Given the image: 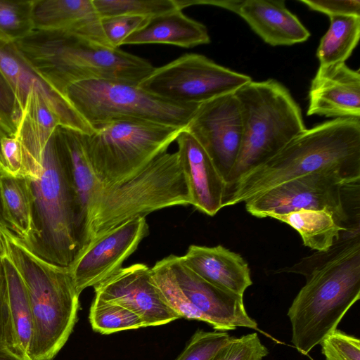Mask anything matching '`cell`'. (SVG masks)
<instances>
[{
    "instance_id": "cell-11",
    "label": "cell",
    "mask_w": 360,
    "mask_h": 360,
    "mask_svg": "<svg viewBox=\"0 0 360 360\" xmlns=\"http://www.w3.org/2000/svg\"><path fill=\"white\" fill-rule=\"evenodd\" d=\"M359 182H351L336 169H326L283 182L246 201L245 209L258 218L300 210H326L349 227L347 200Z\"/></svg>"
},
{
    "instance_id": "cell-33",
    "label": "cell",
    "mask_w": 360,
    "mask_h": 360,
    "mask_svg": "<svg viewBox=\"0 0 360 360\" xmlns=\"http://www.w3.org/2000/svg\"><path fill=\"white\" fill-rule=\"evenodd\" d=\"M22 110L8 81L0 70V131L6 136L16 135Z\"/></svg>"
},
{
    "instance_id": "cell-42",
    "label": "cell",
    "mask_w": 360,
    "mask_h": 360,
    "mask_svg": "<svg viewBox=\"0 0 360 360\" xmlns=\"http://www.w3.org/2000/svg\"><path fill=\"white\" fill-rule=\"evenodd\" d=\"M0 39L7 40L0 32ZM8 41V40H7Z\"/></svg>"
},
{
    "instance_id": "cell-31",
    "label": "cell",
    "mask_w": 360,
    "mask_h": 360,
    "mask_svg": "<svg viewBox=\"0 0 360 360\" xmlns=\"http://www.w3.org/2000/svg\"><path fill=\"white\" fill-rule=\"evenodd\" d=\"M232 338L226 331L198 330L175 360H211Z\"/></svg>"
},
{
    "instance_id": "cell-23",
    "label": "cell",
    "mask_w": 360,
    "mask_h": 360,
    "mask_svg": "<svg viewBox=\"0 0 360 360\" xmlns=\"http://www.w3.org/2000/svg\"><path fill=\"white\" fill-rule=\"evenodd\" d=\"M181 9L151 17L131 34L122 45L165 44L191 48L210 42L207 27L186 15Z\"/></svg>"
},
{
    "instance_id": "cell-30",
    "label": "cell",
    "mask_w": 360,
    "mask_h": 360,
    "mask_svg": "<svg viewBox=\"0 0 360 360\" xmlns=\"http://www.w3.org/2000/svg\"><path fill=\"white\" fill-rule=\"evenodd\" d=\"M31 1L0 0V32L11 42L27 36L34 30Z\"/></svg>"
},
{
    "instance_id": "cell-22",
    "label": "cell",
    "mask_w": 360,
    "mask_h": 360,
    "mask_svg": "<svg viewBox=\"0 0 360 360\" xmlns=\"http://www.w3.org/2000/svg\"><path fill=\"white\" fill-rule=\"evenodd\" d=\"M235 13L271 46H290L307 41L309 31L285 6L284 0L239 1Z\"/></svg>"
},
{
    "instance_id": "cell-28",
    "label": "cell",
    "mask_w": 360,
    "mask_h": 360,
    "mask_svg": "<svg viewBox=\"0 0 360 360\" xmlns=\"http://www.w3.org/2000/svg\"><path fill=\"white\" fill-rule=\"evenodd\" d=\"M92 328L101 334L146 327L141 318L127 308L94 297L89 312Z\"/></svg>"
},
{
    "instance_id": "cell-8",
    "label": "cell",
    "mask_w": 360,
    "mask_h": 360,
    "mask_svg": "<svg viewBox=\"0 0 360 360\" xmlns=\"http://www.w3.org/2000/svg\"><path fill=\"white\" fill-rule=\"evenodd\" d=\"M64 96L93 129L120 120L185 129L199 105L174 103L144 91L137 84L110 79L73 83Z\"/></svg>"
},
{
    "instance_id": "cell-5",
    "label": "cell",
    "mask_w": 360,
    "mask_h": 360,
    "mask_svg": "<svg viewBox=\"0 0 360 360\" xmlns=\"http://www.w3.org/2000/svg\"><path fill=\"white\" fill-rule=\"evenodd\" d=\"M0 253L20 275L32 319V360H53L77 322L79 296L70 269L39 257L10 230L0 227Z\"/></svg>"
},
{
    "instance_id": "cell-37",
    "label": "cell",
    "mask_w": 360,
    "mask_h": 360,
    "mask_svg": "<svg viewBox=\"0 0 360 360\" xmlns=\"http://www.w3.org/2000/svg\"><path fill=\"white\" fill-rule=\"evenodd\" d=\"M0 348L13 352L12 331L7 303L6 280L0 259Z\"/></svg>"
},
{
    "instance_id": "cell-3",
    "label": "cell",
    "mask_w": 360,
    "mask_h": 360,
    "mask_svg": "<svg viewBox=\"0 0 360 360\" xmlns=\"http://www.w3.org/2000/svg\"><path fill=\"white\" fill-rule=\"evenodd\" d=\"M326 169L359 182L360 118H336L306 129L226 188L222 206L245 202L283 182Z\"/></svg>"
},
{
    "instance_id": "cell-4",
    "label": "cell",
    "mask_w": 360,
    "mask_h": 360,
    "mask_svg": "<svg viewBox=\"0 0 360 360\" xmlns=\"http://www.w3.org/2000/svg\"><path fill=\"white\" fill-rule=\"evenodd\" d=\"M13 43L32 69L63 96L68 86L84 80L139 84L155 68L144 58L63 30H33Z\"/></svg>"
},
{
    "instance_id": "cell-36",
    "label": "cell",
    "mask_w": 360,
    "mask_h": 360,
    "mask_svg": "<svg viewBox=\"0 0 360 360\" xmlns=\"http://www.w3.org/2000/svg\"><path fill=\"white\" fill-rule=\"evenodd\" d=\"M309 8L328 15L360 16L359 0H299Z\"/></svg>"
},
{
    "instance_id": "cell-10",
    "label": "cell",
    "mask_w": 360,
    "mask_h": 360,
    "mask_svg": "<svg viewBox=\"0 0 360 360\" xmlns=\"http://www.w3.org/2000/svg\"><path fill=\"white\" fill-rule=\"evenodd\" d=\"M251 81L250 76L221 66L203 55L186 53L155 68L138 86L174 103L200 105L234 94Z\"/></svg>"
},
{
    "instance_id": "cell-18",
    "label": "cell",
    "mask_w": 360,
    "mask_h": 360,
    "mask_svg": "<svg viewBox=\"0 0 360 360\" xmlns=\"http://www.w3.org/2000/svg\"><path fill=\"white\" fill-rule=\"evenodd\" d=\"M180 163L192 198L191 205L200 212L215 215L223 208L226 183L201 144L182 130L176 141Z\"/></svg>"
},
{
    "instance_id": "cell-7",
    "label": "cell",
    "mask_w": 360,
    "mask_h": 360,
    "mask_svg": "<svg viewBox=\"0 0 360 360\" xmlns=\"http://www.w3.org/2000/svg\"><path fill=\"white\" fill-rule=\"evenodd\" d=\"M191 203L190 188L177 151L165 152L132 176L102 186L90 215V243L131 219Z\"/></svg>"
},
{
    "instance_id": "cell-6",
    "label": "cell",
    "mask_w": 360,
    "mask_h": 360,
    "mask_svg": "<svg viewBox=\"0 0 360 360\" xmlns=\"http://www.w3.org/2000/svg\"><path fill=\"white\" fill-rule=\"evenodd\" d=\"M234 94L240 106L243 135L238 158L226 180V188L307 129L300 108L275 79L252 80Z\"/></svg>"
},
{
    "instance_id": "cell-9",
    "label": "cell",
    "mask_w": 360,
    "mask_h": 360,
    "mask_svg": "<svg viewBox=\"0 0 360 360\" xmlns=\"http://www.w3.org/2000/svg\"><path fill=\"white\" fill-rule=\"evenodd\" d=\"M184 129L129 120L112 121L82 134L91 165L102 186L125 180L167 151Z\"/></svg>"
},
{
    "instance_id": "cell-41",
    "label": "cell",
    "mask_w": 360,
    "mask_h": 360,
    "mask_svg": "<svg viewBox=\"0 0 360 360\" xmlns=\"http://www.w3.org/2000/svg\"><path fill=\"white\" fill-rule=\"evenodd\" d=\"M4 136H4V135L1 133V131H0V169H3V170H6V171H7L6 166V165H5V162H4V160L3 156H2V153H1V139H2Z\"/></svg>"
},
{
    "instance_id": "cell-39",
    "label": "cell",
    "mask_w": 360,
    "mask_h": 360,
    "mask_svg": "<svg viewBox=\"0 0 360 360\" xmlns=\"http://www.w3.org/2000/svg\"><path fill=\"white\" fill-rule=\"evenodd\" d=\"M0 227L7 229L11 231V226L9 223L8 222L6 212L4 210L2 195H1V189L0 184Z\"/></svg>"
},
{
    "instance_id": "cell-38",
    "label": "cell",
    "mask_w": 360,
    "mask_h": 360,
    "mask_svg": "<svg viewBox=\"0 0 360 360\" xmlns=\"http://www.w3.org/2000/svg\"><path fill=\"white\" fill-rule=\"evenodd\" d=\"M1 148L7 171L13 175H20L22 169V150L16 135L4 136L1 141Z\"/></svg>"
},
{
    "instance_id": "cell-17",
    "label": "cell",
    "mask_w": 360,
    "mask_h": 360,
    "mask_svg": "<svg viewBox=\"0 0 360 360\" xmlns=\"http://www.w3.org/2000/svg\"><path fill=\"white\" fill-rule=\"evenodd\" d=\"M307 115L360 118V73L345 63L319 66L309 91Z\"/></svg>"
},
{
    "instance_id": "cell-40",
    "label": "cell",
    "mask_w": 360,
    "mask_h": 360,
    "mask_svg": "<svg viewBox=\"0 0 360 360\" xmlns=\"http://www.w3.org/2000/svg\"><path fill=\"white\" fill-rule=\"evenodd\" d=\"M0 360H22L5 348H0Z\"/></svg>"
},
{
    "instance_id": "cell-20",
    "label": "cell",
    "mask_w": 360,
    "mask_h": 360,
    "mask_svg": "<svg viewBox=\"0 0 360 360\" xmlns=\"http://www.w3.org/2000/svg\"><path fill=\"white\" fill-rule=\"evenodd\" d=\"M185 264L198 276L225 291L243 296L252 284L246 261L222 245H191L181 256Z\"/></svg>"
},
{
    "instance_id": "cell-26",
    "label": "cell",
    "mask_w": 360,
    "mask_h": 360,
    "mask_svg": "<svg viewBox=\"0 0 360 360\" xmlns=\"http://www.w3.org/2000/svg\"><path fill=\"white\" fill-rule=\"evenodd\" d=\"M329 18L330 26L316 51L319 66L345 63L359 39L360 16L340 15Z\"/></svg>"
},
{
    "instance_id": "cell-14",
    "label": "cell",
    "mask_w": 360,
    "mask_h": 360,
    "mask_svg": "<svg viewBox=\"0 0 360 360\" xmlns=\"http://www.w3.org/2000/svg\"><path fill=\"white\" fill-rule=\"evenodd\" d=\"M176 281L202 321L216 330L238 327L258 330L257 322L247 313L243 296L221 290L198 276L184 262L181 256L165 257Z\"/></svg>"
},
{
    "instance_id": "cell-21",
    "label": "cell",
    "mask_w": 360,
    "mask_h": 360,
    "mask_svg": "<svg viewBox=\"0 0 360 360\" xmlns=\"http://www.w3.org/2000/svg\"><path fill=\"white\" fill-rule=\"evenodd\" d=\"M58 131L67 158L76 198L81 254L90 243V215L102 185L86 153L82 133L62 126L58 127Z\"/></svg>"
},
{
    "instance_id": "cell-2",
    "label": "cell",
    "mask_w": 360,
    "mask_h": 360,
    "mask_svg": "<svg viewBox=\"0 0 360 360\" xmlns=\"http://www.w3.org/2000/svg\"><path fill=\"white\" fill-rule=\"evenodd\" d=\"M19 141L20 175L27 182L32 200V230L22 242L44 260L70 269L81 252L77 207L58 127L46 144Z\"/></svg>"
},
{
    "instance_id": "cell-27",
    "label": "cell",
    "mask_w": 360,
    "mask_h": 360,
    "mask_svg": "<svg viewBox=\"0 0 360 360\" xmlns=\"http://www.w3.org/2000/svg\"><path fill=\"white\" fill-rule=\"evenodd\" d=\"M4 210L11 232L25 241L32 230V200L25 178L0 169Z\"/></svg>"
},
{
    "instance_id": "cell-29",
    "label": "cell",
    "mask_w": 360,
    "mask_h": 360,
    "mask_svg": "<svg viewBox=\"0 0 360 360\" xmlns=\"http://www.w3.org/2000/svg\"><path fill=\"white\" fill-rule=\"evenodd\" d=\"M101 18L131 15L151 18L183 7L180 0H93Z\"/></svg>"
},
{
    "instance_id": "cell-25",
    "label": "cell",
    "mask_w": 360,
    "mask_h": 360,
    "mask_svg": "<svg viewBox=\"0 0 360 360\" xmlns=\"http://www.w3.org/2000/svg\"><path fill=\"white\" fill-rule=\"evenodd\" d=\"M269 217L290 225L300 233L304 246L317 252L329 250L349 228L340 225L326 210H300Z\"/></svg>"
},
{
    "instance_id": "cell-35",
    "label": "cell",
    "mask_w": 360,
    "mask_h": 360,
    "mask_svg": "<svg viewBox=\"0 0 360 360\" xmlns=\"http://www.w3.org/2000/svg\"><path fill=\"white\" fill-rule=\"evenodd\" d=\"M148 19L139 15H121L103 18L101 23L110 46L119 49L124 39L142 27Z\"/></svg>"
},
{
    "instance_id": "cell-15",
    "label": "cell",
    "mask_w": 360,
    "mask_h": 360,
    "mask_svg": "<svg viewBox=\"0 0 360 360\" xmlns=\"http://www.w3.org/2000/svg\"><path fill=\"white\" fill-rule=\"evenodd\" d=\"M94 288L96 297L131 311L146 327L164 325L180 318L161 296L150 268L144 264L122 267Z\"/></svg>"
},
{
    "instance_id": "cell-34",
    "label": "cell",
    "mask_w": 360,
    "mask_h": 360,
    "mask_svg": "<svg viewBox=\"0 0 360 360\" xmlns=\"http://www.w3.org/2000/svg\"><path fill=\"white\" fill-rule=\"evenodd\" d=\"M326 360H360L359 338L335 329L320 343Z\"/></svg>"
},
{
    "instance_id": "cell-24",
    "label": "cell",
    "mask_w": 360,
    "mask_h": 360,
    "mask_svg": "<svg viewBox=\"0 0 360 360\" xmlns=\"http://www.w3.org/2000/svg\"><path fill=\"white\" fill-rule=\"evenodd\" d=\"M0 259L6 285L13 352L22 360H32L29 352L32 337V319L27 293L20 275L10 260L1 253Z\"/></svg>"
},
{
    "instance_id": "cell-12",
    "label": "cell",
    "mask_w": 360,
    "mask_h": 360,
    "mask_svg": "<svg viewBox=\"0 0 360 360\" xmlns=\"http://www.w3.org/2000/svg\"><path fill=\"white\" fill-rule=\"evenodd\" d=\"M185 129L204 148L226 181L238 158L243 135L235 94L200 104Z\"/></svg>"
},
{
    "instance_id": "cell-32",
    "label": "cell",
    "mask_w": 360,
    "mask_h": 360,
    "mask_svg": "<svg viewBox=\"0 0 360 360\" xmlns=\"http://www.w3.org/2000/svg\"><path fill=\"white\" fill-rule=\"evenodd\" d=\"M269 352L257 333L232 339L211 360H262Z\"/></svg>"
},
{
    "instance_id": "cell-1",
    "label": "cell",
    "mask_w": 360,
    "mask_h": 360,
    "mask_svg": "<svg viewBox=\"0 0 360 360\" xmlns=\"http://www.w3.org/2000/svg\"><path fill=\"white\" fill-rule=\"evenodd\" d=\"M360 227L344 231L328 250L303 258L279 272L307 277L288 309L291 342L307 355L337 329L360 298Z\"/></svg>"
},
{
    "instance_id": "cell-19",
    "label": "cell",
    "mask_w": 360,
    "mask_h": 360,
    "mask_svg": "<svg viewBox=\"0 0 360 360\" xmlns=\"http://www.w3.org/2000/svg\"><path fill=\"white\" fill-rule=\"evenodd\" d=\"M32 18L34 30L67 31L112 47L93 0H32Z\"/></svg>"
},
{
    "instance_id": "cell-13",
    "label": "cell",
    "mask_w": 360,
    "mask_h": 360,
    "mask_svg": "<svg viewBox=\"0 0 360 360\" xmlns=\"http://www.w3.org/2000/svg\"><path fill=\"white\" fill-rule=\"evenodd\" d=\"M148 233L145 217H140L93 240L70 269L78 293L96 286L122 268Z\"/></svg>"
},
{
    "instance_id": "cell-16",
    "label": "cell",
    "mask_w": 360,
    "mask_h": 360,
    "mask_svg": "<svg viewBox=\"0 0 360 360\" xmlns=\"http://www.w3.org/2000/svg\"><path fill=\"white\" fill-rule=\"evenodd\" d=\"M0 70L11 84L22 110L32 91H38L58 117L62 127L84 134L94 129L67 98L39 76L19 53L13 42L0 39Z\"/></svg>"
}]
</instances>
